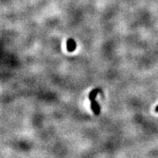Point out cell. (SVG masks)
Instances as JSON below:
<instances>
[{"label":"cell","instance_id":"obj_1","mask_svg":"<svg viewBox=\"0 0 158 158\" xmlns=\"http://www.w3.org/2000/svg\"><path fill=\"white\" fill-rule=\"evenodd\" d=\"M76 43L73 39L70 38L68 40V41H67V50L68 52H73L76 49Z\"/></svg>","mask_w":158,"mask_h":158},{"label":"cell","instance_id":"obj_2","mask_svg":"<svg viewBox=\"0 0 158 158\" xmlns=\"http://www.w3.org/2000/svg\"><path fill=\"white\" fill-rule=\"evenodd\" d=\"M91 108H92L93 113L96 116H98L100 114V108L99 106L98 102L95 101V100H93L91 101Z\"/></svg>","mask_w":158,"mask_h":158},{"label":"cell","instance_id":"obj_3","mask_svg":"<svg viewBox=\"0 0 158 158\" xmlns=\"http://www.w3.org/2000/svg\"><path fill=\"white\" fill-rule=\"evenodd\" d=\"M99 92H100V89L99 88H95L91 91L89 94V99L90 101H92V100H95L96 97L98 96V94L99 93Z\"/></svg>","mask_w":158,"mask_h":158},{"label":"cell","instance_id":"obj_4","mask_svg":"<svg viewBox=\"0 0 158 158\" xmlns=\"http://www.w3.org/2000/svg\"><path fill=\"white\" fill-rule=\"evenodd\" d=\"M155 112H156V113H158V105H157V106H156V108H155Z\"/></svg>","mask_w":158,"mask_h":158}]
</instances>
